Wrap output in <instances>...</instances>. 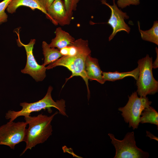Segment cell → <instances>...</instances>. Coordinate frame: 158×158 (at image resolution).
Wrapping results in <instances>:
<instances>
[{"label": "cell", "instance_id": "cell-1", "mask_svg": "<svg viewBox=\"0 0 158 158\" xmlns=\"http://www.w3.org/2000/svg\"><path fill=\"white\" fill-rule=\"evenodd\" d=\"M58 113L56 111L49 116L40 114L36 116L29 115L24 117L29 127L26 129L24 141L26 143V147L20 156L27 150H31L37 145L44 143L51 135L53 130L51 122Z\"/></svg>", "mask_w": 158, "mask_h": 158}, {"label": "cell", "instance_id": "cell-11", "mask_svg": "<svg viewBox=\"0 0 158 158\" xmlns=\"http://www.w3.org/2000/svg\"><path fill=\"white\" fill-rule=\"evenodd\" d=\"M85 70L87 77L90 81L95 80L102 84L105 82L103 78V72L99 66L98 59L92 57L91 54L86 57Z\"/></svg>", "mask_w": 158, "mask_h": 158}, {"label": "cell", "instance_id": "cell-21", "mask_svg": "<svg viewBox=\"0 0 158 158\" xmlns=\"http://www.w3.org/2000/svg\"><path fill=\"white\" fill-rule=\"evenodd\" d=\"M140 3V0H118L117 5L118 7L123 9L130 5H137Z\"/></svg>", "mask_w": 158, "mask_h": 158}, {"label": "cell", "instance_id": "cell-3", "mask_svg": "<svg viewBox=\"0 0 158 158\" xmlns=\"http://www.w3.org/2000/svg\"><path fill=\"white\" fill-rule=\"evenodd\" d=\"M152 63V58L148 54L138 61L139 74L136 80V92L140 97H145L158 92V82L153 76Z\"/></svg>", "mask_w": 158, "mask_h": 158}, {"label": "cell", "instance_id": "cell-9", "mask_svg": "<svg viewBox=\"0 0 158 158\" xmlns=\"http://www.w3.org/2000/svg\"><path fill=\"white\" fill-rule=\"evenodd\" d=\"M113 5H110L104 0H101L102 4L107 6L111 9V15L107 23L112 27V32L109 37V41L111 40L116 34L123 31L129 34L130 28L126 23L125 20L129 18V16L126 12L122 11L118 8L115 2V0H113Z\"/></svg>", "mask_w": 158, "mask_h": 158}, {"label": "cell", "instance_id": "cell-24", "mask_svg": "<svg viewBox=\"0 0 158 158\" xmlns=\"http://www.w3.org/2000/svg\"><path fill=\"white\" fill-rule=\"evenodd\" d=\"M147 136H149L150 138L154 139L158 141V138L148 131H147Z\"/></svg>", "mask_w": 158, "mask_h": 158}, {"label": "cell", "instance_id": "cell-12", "mask_svg": "<svg viewBox=\"0 0 158 158\" xmlns=\"http://www.w3.org/2000/svg\"><path fill=\"white\" fill-rule=\"evenodd\" d=\"M62 55L73 56L78 54H91L87 40L80 38L75 40L71 44L60 50Z\"/></svg>", "mask_w": 158, "mask_h": 158}, {"label": "cell", "instance_id": "cell-15", "mask_svg": "<svg viewBox=\"0 0 158 158\" xmlns=\"http://www.w3.org/2000/svg\"><path fill=\"white\" fill-rule=\"evenodd\" d=\"M139 74V69L138 66L133 70L128 72L120 73L116 71L114 72H102V76L105 81H114L122 79L126 77L130 76L136 80L138 79Z\"/></svg>", "mask_w": 158, "mask_h": 158}, {"label": "cell", "instance_id": "cell-14", "mask_svg": "<svg viewBox=\"0 0 158 158\" xmlns=\"http://www.w3.org/2000/svg\"><path fill=\"white\" fill-rule=\"evenodd\" d=\"M22 6L28 7L32 10H39L49 19L47 11L37 0H12L6 8V11L8 13L13 14L16 12L18 7Z\"/></svg>", "mask_w": 158, "mask_h": 158}, {"label": "cell", "instance_id": "cell-8", "mask_svg": "<svg viewBox=\"0 0 158 158\" xmlns=\"http://www.w3.org/2000/svg\"><path fill=\"white\" fill-rule=\"evenodd\" d=\"M16 32L18 36L16 40L17 44L19 47H24L27 55L26 66L21 70V73L29 75L37 82L42 81L46 77L47 69L43 64L41 65L38 63L33 54V49L36 40L31 39L28 44H24L20 40L19 33Z\"/></svg>", "mask_w": 158, "mask_h": 158}, {"label": "cell", "instance_id": "cell-7", "mask_svg": "<svg viewBox=\"0 0 158 158\" xmlns=\"http://www.w3.org/2000/svg\"><path fill=\"white\" fill-rule=\"evenodd\" d=\"M27 123L9 121L0 126V145L9 146L14 150L15 146L24 141Z\"/></svg>", "mask_w": 158, "mask_h": 158}, {"label": "cell", "instance_id": "cell-13", "mask_svg": "<svg viewBox=\"0 0 158 158\" xmlns=\"http://www.w3.org/2000/svg\"><path fill=\"white\" fill-rule=\"evenodd\" d=\"M55 33V37L49 44L50 47L56 48L60 50L71 44L75 40L74 37L60 27L56 29Z\"/></svg>", "mask_w": 158, "mask_h": 158}, {"label": "cell", "instance_id": "cell-22", "mask_svg": "<svg viewBox=\"0 0 158 158\" xmlns=\"http://www.w3.org/2000/svg\"><path fill=\"white\" fill-rule=\"evenodd\" d=\"M47 11L49 8L54 0H37Z\"/></svg>", "mask_w": 158, "mask_h": 158}, {"label": "cell", "instance_id": "cell-6", "mask_svg": "<svg viewBox=\"0 0 158 158\" xmlns=\"http://www.w3.org/2000/svg\"><path fill=\"white\" fill-rule=\"evenodd\" d=\"M108 135L116 150L114 158H147L149 157L148 152L137 146L134 132L127 133L122 140L116 139L113 134L109 133Z\"/></svg>", "mask_w": 158, "mask_h": 158}, {"label": "cell", "instance_id": "cell-10", "mask_svg": "<svg viewBox=\"0 0 158 158\" xmlns=\"http://www.w3.org/2000/svg\"><path fill=\"white\" fill-rule=\"evenodd\" d=\"M47 11L49 19L54 25L63 26L70 24L71 19L67 13L62 0H54Z\"/></svg>", "mask_w": 158, "mask_h": 158}, {"label": "cell", "instance_id": "cell-16", "mask_svg": "<svg viewBox=\"0 0 158 158\" xmlns=\"http://www.w3.org/2000/svg\"><path fill=\"white\" fill-rule=\"evenodd\" d=\"M42 47L44 58L43 64L45 66L56 61L63 56L60 50L57 48L50 47L45 41H43Z\"/></svg>", "mask_w": 158, "mask_h": 158}, {"label": "cell", "instance_id": "cell-23", "mask_svg": "<svg viewBox=\"0 0 158 158\" xmlns=\"http://www.w3.org/2000/svg\"><path fill=\"white\" fill-rule=\"evenodd\" d=\"M156 53V58L153 63H152V68H157L158 67V49L157 47L155 48Z\"/></svg>", "mask_w": 158, "mask_h": 158}, {"label": "cell", "instance_id": "cell-2", "mask_svg": "<svg viewBox=\"0 0 158 158\" xmlns=\"http://www.w3.org/2000/svg\"><path fill=\"white\" fill-rule=\"evenodd\" d=\"M53 90V87L50 86L44 97L38 101L31 103L25 102L20 103V105L22 107V109L18 111L8 110L6 113L5 118L9 119V121H13L19 116H28L30 115L32 112H38L42 109H47L48 113H51L52 112L51 109L52 107L57 109L61 114L68 116L66 112L65 100L61 99L55 101L51 95Z\"/></svg>", "mask_w": 158, "mask_h": 158}, {"label": "cell", "instance_id": "cell-5", "mask_svg": "<svg viewBox=\"0 0 158 158\" xmlns=\"http://www.w3.org/2000/svg\"><path fill=\"white\" fill-rule=\"evenodd\" d=\"M88 55H89L80 54L73 56H63L56 61L49 64L46 68L47 70H49L57 66H63L71 72V75L69 78H66L65 83L62 87L67 82L73 77L79 76L81 77L86 85L87 98L89 100L90 97L89 80L87 77L85 70V60Z\"/></svg>", "mask_w": 158, "mask_h": 158}, {"label": "cell", "instance_id": "cell-19", "mask_svg": "<svg viewBox=\"0 0 158 158\" xmlns=\"http://www.w3.org/2000/svg\"><path fill=\"white\" fill-rule=\"evenodd\" d=\"M11 1L3 0L0 2V25L8 20V16L5 10Z\"/></svg>", "mask_w": 158, "mask_h": 158}, {"label": "cell", "instance_id": "cell-4", "mask_svg": "<svg viewBox=\"0 0 158 158\" xmlns=\"http://www.w3.org/2000/svg\"><path fill=\"white\" fill-rule=\"evenodd\" d=\"M128 101L125 106L119 107L118 110L125 122L129 124V127L137 129L140 123V118L143 110L149 107L152 102L147 97L138 96L137 92L128 96Z\"/></svg>", "mask_w": 158, "mask_h": 158}, {"label": "cell", "instance_id": "cell-17", "mask_svg": "<svg viewBox=\"0 0 158 158\" xmlns=\"http://www.w3.org/2000/svg\"><path fill=\"white\" fill-rule=\"evenodd\" d=\"M138 29L142 39L145 41L158 45V21H154L152 28L148 30H143L140 29L139 22Z\"/></svg>", "mask_w": 158, "mask_h": 158}, {"label": "cell", "instance_id": "cell-18", "mask_svg": "<svg viewBox=\"0 0 158 158\" xmlns=\"http://www.w3.org/2000/svg\"><path fill=\"white\" fill-rule=\"evenodd\" d=\"M140 118L141 123H149L158 126V113L153 107L150 106L144 109Z\"/></svg>", "mask_w": 158, "mask_h": 158}, {"label": "cell", "instance_id": "cell-20", "mask_svg": "<svg viewBox=\"0 0 158 158\" xmlns=\"http://www.w3.org/2000/svg\"><path fill=\"white\" fill-rule=\"evenodd\" d=\"M80 0H64L66 11L72 19L73 11L76 10L77 4Z\"/></svg>", "mask_w": 158, "mask_h": 158}]
</instances>
